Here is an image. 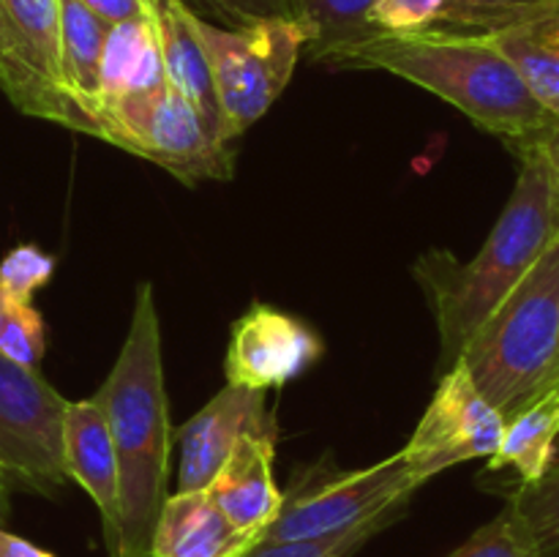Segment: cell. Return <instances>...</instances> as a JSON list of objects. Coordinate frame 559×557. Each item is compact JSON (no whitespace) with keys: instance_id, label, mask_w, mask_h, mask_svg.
I'll return each instance as SVG.
<instances>
[{"instance_id":"obj_20","label":"cell","mask_w":559,"mask_h":557,"mask_svg":"<svg viewBox=\"0 0 559 557\" xmlns=\"http://www.w3.org/2000/svg\"><path fill=\"white\" fill-rule=\"evenodd\" d=\"M489 36L516 66L530 93L559 120V14L540 16Z\"/></svg>"},{"instance_id":"obj_10","label":"cell","mask_w":559,"mask_h":557,"mask_svg":"<svg viewBox=\"0 0 559 557\" xmlns=\"http://www.w3.org/2000/svg\"><path fill=\"white\" fill-rule=\"evenodd\" d=\"M322 353V339L300 317L271 304H251L229 331L224 377L229 386L267 393L306 375Z\"/></svg>"},{"instance_id":"obj_8","label":"cell","mask_w":559,"mask_h":557,"mask_svg":"<svg viewBox=\"0 0 559 557\" xmlns=\"http://www.w3.org/2000/svg\"><path fill=\"white\" fill-rule=\"evenodd\" d=\"M66 402L41 371L0 355V475L11 489L55 495L69 481L60 442Z\"/></svg>"},{"instance_id":"obj_22","label":"cell","mask_w":559,"mask_h":557,"mask_svg":"<svg viewBox=\"0 0 559 557\" xmlns=\"http://www.w3.org/2000/svg\"><path fill=\"white\" fill-rule=\"evenodd\" d=\"M551 14H559V0H448L435 27L489 36Z\"/></svg>"},{"instance_id":"obj_31","label":"cell","mask_w":559,"mask_h":557,"mask_svg":"<svg viewBox=\"0 0 559 557\" xmlns=\"http://www.w3.org/2000/svg\"><path fill=\"white\" fill-rule=\"evenodd\" d=\"M91 14H96L98 20L107 22L109 27L120 25V22L136 20L147 11V0H80Z\"/></svg>"},{"instance_id":"obj_19","label":"cell","mask_w":559,"mask_h":557,"mask_svg":"<svg viewBox=\"0 0 559 557\" xmlns=\"http://www.w3.org/2000/svg\"><path fill=\"white\" fill-rule=\"evenodd\" d=\"M0 91L20 112L87 134V123L80 109L38 71L36 60L16 36L3 9H0Z\"/></svg>"},{"instance_id":"obj_23","label":"cell","mask_w":559,"mask_h":557,"mask_svg":"<svg viewBox=\"0 0 559 557\" xmlns=\"http://www.w3.org/2000/svg\"><path fill=\"white\" fill-rule=\"evenodd\" d=\"M0 9L5 11L11 27L22 38L31 58L36 60L38 71L60 91L58 0H0Z\"/></svg>"},{"instance_id":"obj_34","label":"cell","mask_w":559,"mask_h":557,"mask_svg":"<svg viewBox=\"0 0 559 557\" xmlns=\"http://www.w3.org/2000/svg\"><path fill=\"white\" fill-rule=\"evenodd\" d=\"M9 508H11V484L0 475V522L9 517Z\"/></svg>"},{"instance_id":"obj_37","label":"cell","mask_w":559,"mask_h":557,"mask_svg":"<svg viewBox=\"0 0 559 557\" xmlns=\"http://www.w3.org/2000/svg\"><path fill=\"white\" fill-rule=\"evenodd\" d=\"M555 462H559V440H557V457H555Z\"/></svg>"},{"instance_id":"obj_4","label":"cell","mask_w":559,"mask_h":557,"mask_svg":"<svg viewBox=\"0 0 559 557\" xmlns=\"http://www.w3.org/2000/svg\"><path fill=\"white\" fill-rule=\"evenodd\" d=\"M559 339V233L459 353L480 393L511 418L544 391Z\"/></svg>"},{"instance_id":"obj_17","label":"cell","mask_w":559,"mask_h":557,"mask_svg":"<svg viewBox=\"0 0 559 557\" xmlns=\"http://www.w3.org/2000/svg\"><path fill=\"white\" fill-rule=\"evenodd\" d=\"M162 85L167 82H164L151 0H147L145 14L109 27L102 66H98V102L156 91Z\"/></svg>"},{"instance_id":"obj_28","label":"cell","mask_w":559,"mask_h":557,"mask_svg":"<svg viewBox=\"0 0 559 557\" xmlns=\"http://www.w3.org/2000/svg\"><path fill=\"white\" fill-rule=\"evenodd\" d=\"M58 260L36 244H20L0 260V293L9 300L33 304V295L52 282Z\"/></svg>"},{"instance_id":"obj_2","label":"cell","mask_w":559,"mask_h":557,"mask_svg":"<svg viewBox=\"0 0 559 557\" xmlns=\"http://www.w3.org/2000/svg\"><path fill=\"white\" fill-rule=\"evenodd\" d=\"M93 399L107 418L118 457V519L107 555L151 557L175 442L164 386L162 322L151 282L136 287L123 347Z\"/></svg>"},{"instance_id":"obj_5","label":"cell","mask_w":559,"mask_h":557,"mask_svg":"<svg viewBox=\"0 0 559 557\" xmlns=\"http://www.w3.org/2000/svg\"><path fill=\"white\" fill-rule=\"evenodd\" d=\"M194 27L211 60L222 140L233 142L282 96L311 33L298 16H265L222 27L194 14Z\"/></svg>"},{"instance_id":"obj_33","label":"cell","mask_w":559,"mask_h":557,"mask_svg":"<svg viewBox=\"0 0 559 557\" xmlns=\"http://www.w3.org/2000/svg\"><path fill=\"white\" fill-rule=\"evenodd\" d=\"M549 158H551V180H555V208L559 218V137L555 145L549 147Z\"/></svg>"},{"instance_id":"obj_12","label":"cell","mask_w":559,"mask_h":557,"mask_svg":"<svg viewBox=\"0 0 559 557\" xmlns=\"http://www.w3.org/2000/svg\"><path fill=\"white\" fill-rule=\"evenodd\" d=\"M276 435L278 431H262L238 437L222 470L205 489L235 528L260 538L273 524L284 500L282 489L273 481Z\"/></svg>"},{"instance_id":"obj_18","label":"cell","mask_w":559,"mask_h":557,"mask_svg":"<svg viewBox=\"0 0 559 557\" xmlns=\"http://www.w3.org/2000/svg\"><path fill=\"white\" fill-rule=\"evenodd\" d=\"M60 16V91L87 120L93 134V107L98 102V66L109 25L80 0H58Z\"/></svg>"},{"instance_id":"obj_15","label":"cell","mask_w":559,"mask_h":557,"mask_svg":"<svg viewBox=\"0 0 559 557\" xmlns=\"http://www.w3.org/2000/svg\"><path fill=\"white\" fill-rule=\"evenodd\" d=\"M260 535L235 528L207 491H175L164 500L151 557H243Z\"/></svg>"},{"instance_id":"obj_21","label":"cell","mask_w":559,"mask_h":557,"mask_svg":"<svg viewBox=\"0 0 559 557\" xmlns=\"http://www.w3.org/2000/svg\"><path fill=\"white\" fill-rule=\"evenodd\" d=\"M371 5L374 0H293V16L311 33L309 58L320 63L333 49L374 36Z\"/></svg>"},{"instance_id":"obj_24","label":"cell","mask_w":559,"mask_h":557,"mask_svg":"<svg viewBox=\"0 0 559 557\" xmlns=\"http://www.w3.org/2000/svg\"><path fill=\"white\" fill-rule=\"evenodd\" d=\"M508 506L522 519L538 557H559V462L535 484L513 486Z\"/></svg>"},{"instance_id":"obj_9","label":"cell","mask_w":559,"mask_h":557,"mask_svg":"<svg viewBox=\"0 0 559 557\" xmlns=\"http://www.w3.org/2000/svg\"><path fill=\"white\" fill-rule=\"evenodd\" d=\"M506 431V415L475 388L467 369L453 364L402 448V457L426 478H435L453 464L489 459Z\"/></svg>"},{"instance_id":"obj_25","label":"cell","mask_w":559,"mask_h":557,"mask_svg":"<svg viewBox=\"0 0 559 557\" xmlns=\"http://www.w3.org/2000/svg\"><path fill=\"white\" fill-rule=\"evenodd\" d=\"M407 502H396L388 511L377 513L369 522L349 528L336 535H322V538H304V541H257L243 557H353L364 544H369L377 533L391 528L396 519L404 517Z\"/></svg>"},{"instance_id":"obj_27","label":"cell","mask_w":559,"mask_h":557,"mask_svg":"<svg viewBox=\"0 0 559 557\" xmlns=\"http://www.w3.org/2000/svg\"><path fill=\"white\" fill-rule=\"evenodd\" d=\"M445 557H538L522 519L506 502L495 519L475 530L464 544Z\"/></svg>"},{"instance_id":"obj_6","label":"cell","mask_w":559,"mask_h":557,"mask_svg":"<svg viewBox=\"0 0 559 557\" xmlns=\"http://www.w3.org/2000/svg\"><path fill=\"white\" fill-rule=\"evenodd\" d=\"M93 137L147 158L186 186L235 175L229 142L216 140L197 109L167 85L134 96L102 98L93 109Z\"/></svg>"},{"instance_id":"obj_32","label":"cell","mask_w":559,"mask_h":557,"mask_svg":"<svg viewBox=\"0 0 559 557\" xmlns=\"http://www.w3.org/2000/svg\"><path fill=\"white\" fill-rule=\"evenodd\" d=\"M0 557H58V555H52V552L44 549V546L33 544V541L22 538V535L11 533V530H5L3 522H0Z\"/></svg>"},{"instance_id":"obj_16","label":"cell","mask_w":559,"mask_h":557,"mask_svg":"<svg viewBox=\"0 0 559 557\" xmlns=\"http://www.w3.org/2000/svg\"><path fill=\"white\" fill-rule=\"evenodd\" d=\"M559 440V386L546 388L506 418V431L489 457L486 473L513 470V486L535 484L549 473ZM511 486V489H513Z\"/></svg>"},{"instance_id":"obj_30","label":"cell","mask_w":559,"mask_h":557,"mask_svg":"<svg viewBox=\"0 0 559 557\" xmlns=\"http://www.w3.org/2000/svg\"><path fill=\"white\" fill-rule=\"evenodd\" d=\"M191 5V0H186ZM235 25L265 20V16H293V0H197Z\"/></svg>"},{"instance_id":"obj_13","label":"cell","mask_w":559,"mask_h":557,"mask_svg":"<svg viewBox=\"0 0 559 557\" xmlns=\"http://www.w3.org/2000/svg\"><path fill=\"white\" fill-rule=\"evenodd\" d=\"M60 442H63L66 475L96 502L102 513L104 544H109L118 519V457H115L109 424L96 399L66 402Z\"/></svg>"},{"instance_id":"obj_7","label":"cell","mask_w":559,"mask_h":557,"mask_svg":"<svg viewBox=\"0 0 559 557\" xmlns=\"http://www.w3.org/2000/svg\"><path fill=\"white\" fill-rule=\"evenodd\" d=\"M402 451L371 467L338 470L331 457L295 470L271 528L260 541H304L336 535L369 522L396 502L413 500L426 484Z\"/></svg>"},{"instance_id":"obj_3","label":"cell","mask_w":559,"mask_h":557,"mask_svg":"<svg viewBox=\"0 0 559 557\" xmlns=\"http://www.w3.org/2000/svg\"><path fill=\"white\" fill-rule=\"evenodd\" d=\"M516 186L473 260L431 249L413 262L440 333V366L451 369L486 317L527 276L559 233L549 147L519 153Z\"/></svg>"},{"instance_id":"obj_35","label":"cell","mask_w":559,"mask_h":557,"mask_svg":"<svg viewBox=\"0 0 559 557\" xmlns=\"http://www.w3.org/2000/svg\"><path fill=\"white\" fill-rule=\"evenodd\" d=\"M551 386H559V339H557V353H555V364H551V371H549V380H546L544 391Z\"/></svg>"},{"instance_id":"obj_29","label":"cell","mask_w":559,"mask_h":557,"mask_svg":"<svg viewBox=\"0 0 559 557\" xmlns=\"http://www.w3.org/2000/svg\"><path fill=\"white\" fill-rule=\"evenodd\" d=\"M448 0H374L371 27L377 33H415L440 22Z\"/></svg>"},{"instance_id":"obj_14","label":"cell","mask_w":559,"mask_h":557,"mask_svg":"<svg viewBox=\"0 0 559 557\" xmlns=\"http://www.w3.org/2000/svg\"><path fill=\"white\" fill-rule=\"evenodd\" d=\"M151 14L156 25L158 52H162L164 82L178 96H183L197 109L202 123L213 131V137L222 140V115H218L211 60L194 27L197 11L186 0H151Z\"/></svg>"},{"instance_id":"obj_26","label":"cell","mask_w":559,"mask_h":557,"mask_svg":"<svg viewBox=\"0 0 559 557\" xmlns=\"http://www.w3.org/2000/svg\"><path fill=\"white\" fill-rule=\"evenodd\" d=\"M47 349L41 311L33 304L5 298L3 325H0V355L25 369H36Z\"/></svg>"},{"instance_id":"obj_11","label":"cell","mask_w":559,"mask_h":557,"mask_svg":"<svg viewBox=\"0 0 559 557\" xmlns=\"http://www.w3.org/2000/svg\"><path fill=\"white\" fill-rule=\"evenodd\" d=\"M278 431L265 404V391L224 386L205 407L178 429V491L207 489L238 437Z\"/></svg>"},{"instance_id":"obj_36","label":"cell","mask_w":559,"mask_h":557,"mask_svg":"<svg viewBox=\"0 0 559 557\" xmlns=\"http://www.w3.org/2000/svg\"><path fill=\"white\" fill-rule=\"evenodd\" d=\"M3 315H5V295L0 293V325H3Z\"/></svg>"},{"instance_id":"obj_1","label":"cell","mask_w":559,"mask_h":557,"mask_svg":"<svg viewBox=\"0 0 559 557\" xmlns=\"http://www.w3.org/2000/svg\"><path fill=\"white\" fill-rule=\"evenodd\" d=\"M320 63L402 76L462 109L475 126L511 145L516 156L533 147H551L559 137V120L530 93L516 66L486 33L445 27L374 33L333 49Z\"/></svg>"}]
</instances>
